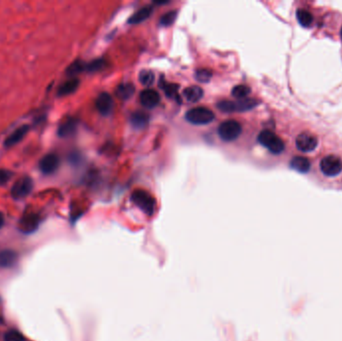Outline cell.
Wrapping results in <instances>:
<instances>
[{"label":"cell","mask_w":342,"mask_h":341,"mask_svg":"<svg viewBox=\"0 0 342 341\" xmlns=\"http://www.w3.org/2000/svg\"><path fill=\"white\" fill-rule=\"evenodd\" d=\"M258 104L257 100L252 98H245L240 99L237 101H230V100H222L217 103V108L225 113H231V112H243L247 111L254 108Z\"/></svg>","instance_id":"1"},{"label":"cell","mask_w":342,"mask_h":341,"mask_svg":"<svg viewBox=\"0 0 342 341\" xmlns=\"http://www.w3.org/2000/svg\"><path fill=\"white\" fill-rule=\"evenodd\" d=\"M215 118L214 113L206 107H195L188 110L185 119L194 125H205L212 122Z\"/></svg>","instance_id":"2"},{"label":"cell","mask_w":342,"mask_h":341,"mask_svg":"<svg viewBox=\"0 0 342 341\" xmlns=\"http://www.w3.org/2000/svg\"><path fill=\"white\" fill-rule=\"evenodd\" d=\"M259 143L273 154H279L284 150V143L277 135L270 130H263L258 135Z\"/></svg>","instance_id":"3"},{"label":"cell","mask_w":342,"mask_h":341,"mask_svg":"<svg viewBox=\"0 0 342 341\" xmlns=\"http://www.w3.org/2000/svg\"><path fill=\"white\" fill-rule=\"evenodd\" d=\"M131 200L144 213L147 215H152L154 213L156 202L148 192L144 190H135L131 195Z\"/></svg>","instance_id":"4"},{"label":"cell","mask_w":342,"mask_h":341,"mask_svg":"<svg viewBox=\"0 0 342 341\" xmlns=\"http://www.w3.org/2000/svg\"><path fill=\"white\" fill-rule=\"evenodd\" d=\"M242 132V126L235 120L223 121L218 127V135L224 141H233Z\"/></svg>","instance_id":"5"},{"label":"cell","mask_w":342,"mask_h":341,"mask_svg":"<svg viewBox=\"0 0 342 341\" xmlns=\"http://www.w3.org/2000/svg\"><path fill=\"white\" fill-rule=\"evenodd\" d=\"M322 172L327 176H336L342 171V160L335 155L325 156L320 162Z\"/></svg>","instance_id":"6"},{"label":"cell","mask_w":342,"mask_h":341,"mask_svg":"<svg viewBox=\"0 0 342 341\" xmlns=\"http://www.w3.org/2000/svg\"><path fill=\"white\" fill-rule=\"evenodd\" d=\"M32 187H33V184H32V180L29 177H21L13 184L11 188V195L16 200L25 198L31 192Z\"/></svg>","instance_id":"7"},{"label":"cell","mask_w":342,"mask_h":341,"mask_svg":"<svg viewBox=\"0 0 342 341\" xmlns=\"http://www.w3.org/2000/svg\"><path fill=\"white\" fill-rule=\"evenodd\" d=\"M318 145L316 136L310 133H301L296 138V146L300 151L310 152L313 151Z\"/></svg>","instance_id":"8"},{"label":"cell","mask_w":342,"mask_h":341,"mask_svg":"<svg viewBox=\"0 0 342 341\" xmlns=\"http://www.w3.org/2000/svg\"><path fill=\"white\" fill-rule=\"evenodd\" d=\"M95 106L100 114L107 116L112 112L113 107H114L113 98L110 94H108L106 92H102L98 96H97L96 101H95Z\"/></svg>","instance_id":"9"},{"label":"cell","mask_w":342,"mask_h":341,"mask_svg":"<svg viewBox=\"0 0 342 341\" xmlns=\"http://www.w3.org/2000/svg\"><path fill=\"white\" fill-rule=\"evenodd\" d=\"M139 100L142 106H144L145 108L151 109L156 107L160 103V95L157 91L147 88L141 91Z\"/></svg>","instance_id":"10"},{"label":"cell","mask_w":342,"mask_h":341,"mask_svg":"<svg viewBox=\"0 0 342 341\" xmlns=\"http://www.w3.org/2000/svg\"><path fill=\"white\" fill-rule=\"evenodd\" d=\"M59 157L54 153L45 155L39 163V169L44 174H51L55 172L59 166Z\"/></svg>","instance_id":"11"},{"label":"cell","mask_w":342,"mask_h":341,"mask_svg":"<svg viewBox=\"0 0 342 341\" xmlns=\"http://www.w3.org/2000/svg\"><path fill=\"white\" fill-rule=\"evenodd\" d=\"M39 224V217L36 214L30 213L24 215L19 221V228L22 232L30 233L34 231Z\"/></svg>","instance_id":"12"},{"label":"cell","mask_w":342,"mask_h":341,"mask_svg":"<svg viewBox=\"0 0 342 341\" xmlns=\"http://www.w3.org/2000/svg\"><path fill=\"white\" fill-rule=\"evenodd\" d=\"M29 130V126L28 125H22L20 127H18L16 130H14L4 141V145L6 147H11V146L17 144L19 141H21L24 136L27 134Z\"/></svg>","instance_id":"13"},{"label":"cell","mask_w":342,"mask_h":341,"mask_svg":"<svg viewBox=\"0 0 342 341\" xmlns=\"http://www.w3.org/2000/svg\"><path fill=\"white\" fill-rule=\"evenodd\" d=\"M183 97L186 101L195 103L203 97V90L198 86H190L183 91Z\"/></svg>","instance_id":"14"},{"label":"cell","mask_w":342,"mask_h":341,"mask_svg":"<svg viewBox=\"0 0 342 341\" xmlns=\"http://www.w3.org/2000/svg\"><path fill=\"white\" fill-rule=\"evenodd\" d=\"M153 9L150 6H145L143 8H141L140 10H138L136 13H134L131 17L129 18L128 23L130 24H138L141 23L143 21H145L146 19H148L150 17V15L152 13Z\"/></svg>","instance_id":"15"},{"label":"cell","mask_w":342,"mask_h":341,"mask_svg":"<svg viewBox=\"0 0 342 341\" xmlns=\"http://www.w3.org/2000/svg\"><path fill=\"white\" fill-rule=\"evenodd\" d=\"M77 123L74 119H68L61 123L58 128V135L60 137H69L73 135L76 131Z\"/></svg>","instance_id":"16"},{"label":"cell","mask_w":342,"mask_h":341,"mask_svg":"<svg viewBox=\"0 0 342 341\" xmlns=\"http://www.w3.org/2000/svg\"><path fill=\"white\" fill-rule=\"evenodd\" d=\"M17 260V254L13 250L0 251V267H11Z\"/></svg>","instance_id":"17"},{"label":"cell","mask_w":342,"mask_h":341,"mask_svg":"<svg viewBox=\"0 0 342 341\" xmlns=\"http://www.w3.org/2000/svg\"><path fill=\"white\" fill-rule=\"evenodd\" d=\"M135 87L131 83H122L118 85V87L115 90V95L117 98L121 100H126L129 99L134 94Z\"/></svg>","instance_id":"18"},{"label":"cell","mask_w":342,"mask_h":341,"mask_svg":"<svg viewBox=\"0 0 342 341\" xmlns=\"http://www.w3.org/2000/svg\"><path fill=\"white\" fill-rule=\"evenodd\" d=\"M149 121V116L144 112H134L130 118V122H131L132 126L137 129H142L144 127L147 126Z\"/></svg>","instance_id":"19"},{"label":"cell","mask_w":342,"mask_h":341,"mask_svg":"<svg viewBox=\"0 0 342 341\" xmlns=\"http://www.w3.org/2000/svg\"><path fill=\"white\" fill-rule=\"evenodd\" d=\"M78 85H79L78 79H76V78L70 79L59 86L57 93L59 96H65V95L71 94L78 88Z\"/></svg>","instance_id":"20"},{"label":"cell","mask_w":342,"mask_h":341,"mask_svg":"<svg viewBox=\"0 0 342 341\" xmlns=\"http://www.w3.org/2000/svg\"><path fill=\"white\" fill-rule=\"evenodd\" d=\"M291 167L299 172H307L310 168V162L304 157L296 156L291 160Z\"/></svg>","instance_id":"21"},{"label":"cell","mask_w":342,"mask_h":341,"mask_svg":"<svg viewBox=\"0 0 342 341\" xmlns=\"http://www.w3.org/2000/svg\"><path fill=\"white\" fill-rule=\"evenodd\" d=\"M297 20L303 27H310L313 23V16L308 10L298 9L296 12Z\"/></svg>","instance_id":"22"},{"label":"cell","mask_w":342,"mask_h":341,"mask_svg":"<svg viewBox=\"0 0 342 341\" xmlns=\"http://www.w3.org/2000/svg\"><path fill=\"white\" fill-rule=\"evenodd\" d=\"M161 82H163V84H160V86L162 87V89L164 90L165 95L169 98H174L176 100H180L179 99V95H178V89L179 86L177 84H173V83H166L165 81H163L161 79Z\"/></svg>","instance_id":"23"},{"label":"cell","mask_w":342,"mask_h":341,"mask_svg":"<svg viewBox=\"0 0 342 341\" xmlns=\"http://www.w3.org/2000/svg\"><path fill=\"white\" fill-rule=\"evenodd\" d=\"M251 93V89L246 86V85H236L233 87L231 94L233 97H235L236 99H245L247 98V96Z\"/></svg>","instance_id":"24"},{"label":"cell","mask_w":342,"mask_h":341,"mask_svg":"<svg viewBox=\"0 0 342 341\" xmlns=\"http://www.w3.org/2000/svg\"><path fill=\"white\" fill-rule=\"evenodd\" d=\"M176 17H177L176 10L169 11V12L165 13L164 15H162V17L159 20V24L163 27H168L174 23V21L176 20Z\"/></svg>","instance_id":"25"},{"label":"cell","mask_w":342,"mask_h":341,"mask_svg":"<svg viewBox=\"0 0 342 341\" xmlns=\"http://www.w3.org/2000/svg\"><path fill=\"white\" fill-rule=\"evenodd\" d=\"M155 76L150 70H142L139 74V81L144 86H150L154 82Z\"/></svg>","instance_id":"26"},{"label":"cell","mask_w":342,"mask_h":341,"mask_svg":"<svg viewBox=\"0 0 342 341\" xmlns=\"http://www.w3.org/2000/svg\"><path fill=\"white\" fill-rule=\"evenodd\" d=\"M84 69H86V64L85 63H83L82 61H75L68 67L66 72H67L68 75L73 76L75 74L82 72Z\"/></svg>","instance_id":"27"},{"label":"cell","mask_w":342,"mask_h":341,"mask_svg":"<svg viewBox=\"0 0 342 341\" xmlns=\"http://www.w3.org/2000/svg\"><path fill=\"white\" fill-rule=\"evenodd\" d=\"M195 77H196V79L200 81V82H208L210 78L212 77V72L205 68L197 69L196 72H195Z\"/></svg>","instance_id":"28"},{"label":"cell","mask_w":342,"mask_h":341,"mask_svg":"<svg viewBox=\"0 0 342 341\" xmlns=\"http://www.w3.org/2000/svg\"><path fill=\"white\" fill-rule=\"evenodd\" d=\"M105 65V61L103 59H96L88 64H86V70L90 71V72H94V71H98L100 69H102Z\"/></svg>","instance_id":"29"},{"label":"cell","mask_w":342,"mask_h":341,"mask_svg":"<svg viewBox=\"0 0 342 341\" xmlns=\"http://www.w3.org/2000/svg\"><path fill=\"white\" fill-rule=\"evenodd\" d=\"M4 341H25L24 336L17 330H10L5 333Z\"/></svg>","instance_id":"30"},{"label":"cell","mask_w":342,"mask_h":341,"mask_svg":"<svg viewBox=\"0 0 342 341\" xmlns=\"http://www.w3.org/2000/svg\"><path fill=\"white\" fill-rule=\"evenodd\" d=\"M11 173L8 170L5 169H0V185H3L6 182L9 181L11 178Z\"/></svg>","instance_id":"31"},{"label":"cell","mask_w":342,"mask_h":341,"mask_svg":"<svg viewBox=\"0 0 342 341\" xmlns=\"http://www.w3.org/2000/svg\"><path fill=\"white\" fill-rule=\"evenodd\" d=\"M3 225H4V216L1 212H0V229L2 228Z\"/></svg>","instance_id":"32"},{"label":"cell","mask_w":342,"mask_h":341,"mask_svg":"<svg viewBox=\"0 0 342 341\" xmlns=\"http://www.w3.org/2000/svg\"><path fill=\"white\" fill-rule=\"evenodd\" d=\"M341 38H342V28H341Z\"/></svg>","instance_id":"33"}]
</instances>
